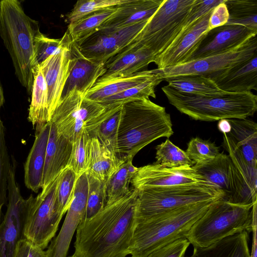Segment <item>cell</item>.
<instances>
[{
  "label": "cell",
  "instance_id": "52a82bcc",
  "mask_svg": "<svg viewBox=\"0 0 257 257\" xmlns=\"http://www.w3.org/2000/svg\"><path fill=\"white\" fill-rule=\"evenodd\" d=\"M224 197V192L208 182L143 188L138 190L136 219H146L187 205Z\"/></svg>",
  "mask_w": 257,
  "mask_h": 257
},
{
  "label": "cell",
  "instance_id": "30bf717a",
  "mask_svg": "<svg viewBox=\"0 0 257 257\" xmlns=\"http://www.w3.org/2000/svg\"><path fill=\"white\" fill-rule=\"evenodd\" d=\"M59 175L36 197L30 195L24 222V237L44 250L55 237L64 215L59 211L57 198Z\"/></svg>",
  "mask_w": 257,
  "mask_h": 257
},
{
  "label": "cell",
  "instance_id": "cb8c5ba5",
  "mask_svg": "<svg viewBox=\"0 0 257 257\" xmlns=\"http://www.w3.org/2000/svg\"><path fill=\"white\" fill-rule=\"evenodd\" d=\"M49 123L42 191L45 190L67 167L72 147V142L59 134L54 124Z\"/></svg>",
  "mask_w": 257,
  "mask_h": 257
},
{
  "label": "cell",
  "instance_id": "ba28073f",
  "mask_svg": "<svg viewBox=\"0 0 257 257\" xmlns=\"http://www.w3.org/2000/svg\"><path fill=\"white\" fill-rule=\"evenodd\" d=\"M121 106H104L73 90L61 98L49 122L54 124L59 134L72 142L81 133L89 135Z\"/></svg>",
  "mask_w": 257,
  "mask_h": 257
},
{
  "label": "cell",
  "instance_id": "4fadbf2b",
  "mask_svg": "<svg viewBox=\"0 0 257 257\" xmlns=\"http://www.w3.org/2000/svg\"><path fill=\"white\" fill-rule=\"evenodd\" d=\"M148 21L118 29H99L77 44L79 51L86 58L104 64L131 43Z\"/></svg>",
  "mask_w": 257,
  "mask_h": 257
},
{
  "label": "cell",
  "instance_id": "4dcf8cb0",
  "mask_svg": "<svg viewBox=\"0 0 257 257\" xmlns=\"http://www.w3.org/2000/svg\"><path fill=\"white\" fill-rule=\"evenodd\" d=\"M120 161L116 170L105 182L106 204H110L129 194L132 179L138 168L132 163L131 158H120Z\"/></svg>",
  "mask_w": 257,
  "mask_h": 257
},
{
  "label": "cell",
  "instance_id": "7c38bea8",
  "mask_svg": "<svg viewBox=\"0 0 257 257\" xmlns=\"http://www.w3.org/2000/svg\"><path fill=\"white\" fill-rule=\"evenodd\" d=\"M256 35L237 47L227 52L162 69H155V73L163 79L184 75H201L205 76L225 70L247 61L256 55Z\"/></svg>",
  "mask_w": 257,
  "mask_h": 257
},
{
  "label": "cell",
  "instance_id": "e0dca14e",
  "mask_svg": "<svg viewBox=\"0 0 257 257\" xmlns=\"http://www.w3.org/2000/svg\"><path fill=\"white\" fill-rule=\"evenodd\" d=\"M256 34L238 25L225 24L211 29L207 32L189 61L229 51Z\"/></svg>",
  "mask_w": 257,
  "mask_h": 257
},
{
  "label": "cell",
  "instance_id": "5bb4252c",
  "mask_svg": "<svg viewBox=\"0 0 257 257\" xmlns=\"http://www.w3.org/2000/svg\"><path fill=\"white\" fill-rule=\"evenodd\" d=\"M88 188V176L85 172L76 181L73 199L66 212L61 228L45 250L47 257L67 256L73 234L85 217Z\"/></svg>",
  "mask_w": 257,
  "mask_h": 257
},
{
  "label": "cell",
  "instance_id": "d6a6232c",
  "mask_svg": "<svg viewBox=\"0 0 257 257\" xmlns=\"http://www.w3.org/2000/svg\"><path fill=\"white\" fill-rule=\"evenodd\" d=\"M167 85L177 91L191 95H211L221 91L210 78L201 75H184L165 78Z\"/></svg>",
  "mask_w": 257,
  "mask_h": 257
},
{
  "label": "cell",
  "instance_id": "d4e9b609",
  "mask_svg": "<svg viewBox=\"0 0 257 257\" xmlns=\"http://www.w3.org/2000/svg\"><path fill=\"white\" fill-rule=\"evenodd\" d=\"M228 133H223V145L237 152L248 163L257 165V125L246 118L227 119Z\"/></svg>",
  "mask_w": 257,
  "mask_h": 257
},
{
  "label": "cell",
  "instance_id": "ee69618b",
  "mask_svg": "<svg viewBox=\"0 0 257 257\" xmlns=\"http://www.w3.org/2000/svg\"><path fill=\"white\" fill-rule=\"evenodd\" d=\"M77 178L69 167L60 174L57 191V198L60 212L64 215L73 199Z\"/></svg>",
  "mask_w": 257,
  "mask_h": 257
},
{
  "label": "cell",
  "instance_id": "277c9868",
  "mask_svg": "<svg viewBox=\"0 0 257 257\" xmlns=\"http://www.w3.org/2000/svg\"><path fill=\"white\" fill-rule=\"evenodd\" d=\"M216 200L187 205L146 219H136L129 254L147 257L159 247L186 238L193 225Z\"/></svg>",
  "mask_w": 257,
  "mask_h": 257
},
{
  "label": "cell",
  "instance_id": "836d02e7",
  "mask_svg": "<svg viewBox=\"0 0 257 257\" xmlns=\"http://www.w3.org/2000/svg\"><path fill=\"white\" fill-rule=\"evenodd\" d=\"M116 10V6L106 8L69 24L67 31L72 42L79 45L97 31Z\"/></svg>",
  "mask_w": 257,
  "mask_h": 257
},
{
  "label": "cell",
  "instance_id": "7dc6e473",
  "mask_svg": "<svg viewBox=\"0 0 257 257\" xmlns=\"http://www.w3.org/2000/svg\"><path fill=\"white\" fill-rule=\"evenodd\" d=\"M190 244L186 238H181L154 250L147 257H184Z\"/></svg>",
  "mask_w": 257,
  "mask_h": 257
},
{
  "label": "cell",
  "instance_id": "8fae6325",
  "mask_svg": "<svg viewBox=\"0 0 257 257\" xmlns=\"http://www.w3.org/2000/svg\"><path fill=\"white\" fill-rule=\"evenodd\" d=\"M8 178L6 212L0 224V257H15L18 242L23 238V227L31 200L24 199L16 180L17 163L12 156Z\"/></svg>",
  "mask_w": 257,
  "mask_h": 257
},
{
  "label": "cell",
  "instance_id": "9c48e42d",
  "mask_svg": "<svg viewBox=\"0 0 257 257\" xmlns=\"http://www.w3.org/2000/svg\"><path fill=\"white\" fill-rule=\"evenodd\" d=\"M195 0H163L155 13L132 41H140L157 57L171 44L183 28Z\"/></svg>",
  "mask_w": 257,
  "mask_h": 257
},
{
  "label": "cell",
  "instance_id": "b9f144b4",
  "mask_svg": "<svg viewBox=\"0 0 257 257\" xmlns=\"http://www.w3.org/2000/svg\"><path fill=\"white\" fill-rule=\"evenodd\" d=\"M186 153L196 166L212 161L220 153L219 148L214 143L198 137L191 139Z\"/></svg>",
  "mask_w": 257,
  "mask_h": 257
},
{
  "label": "cell",
  "instance_id": "74e56055",
  "mask_svg": "<svg viewBox=\"0 0 257 257\" xmlns=\"http://www.w3.org/2000/svg\"><path fill=\"white\" fill-rule=\"evenodd\" d=\"M156 162L154 163L166 167L193 166L195 164L186 152L173 144L169 139L156 147Z\"/></svg>",
  "mask_w": 257,
  "mask_h": 257
},
{
  "label": "cell",
  "instance_id": "7a4b0ae2",
  "mask_svg": "<svg viewBox=\"0 0 257 257\" xmlns=\"http://www.w3.org/2000/svg\"><path fill=\"white\" fill-rule=\"evenodd\" d=\"M40 32L39 22L25 13L19 1H0V37L12 60L15 75L29 95L38 66L34 38Z\"/></svg>",
  "mask_w": 257,
  "mask_h": 257
},
{
  "label": "cell",
  "instance_id": "f1b7e54d",
  "mask_svg": "<svg viewBox=\"0 0 257 257\" xmlns=\"http://www.w3.org/2000/svg\"><path fill=\"white\" fill-rule=\"evenodd\" d=\"M192 167L207 182L223 191V199L227 201L233 190L231 161L229 155L220 153L212 161Z\"/></svg>",
  "mask_w": 257,
  "mask_h": 257
},
{
  "label": "cell",
  "instance_id": "c3c4849f",
  "mask_svg": "<svg viewBox=\"0 0 257 257\" xmlns=\"http://www.w3.org/2000/svg\"><path fill=\"white\" fill-rule=\"evenodd\" d=\"M225 0L217 5L212 11L208 21L209 30L226 24L229 15Z\"/></svg>",
  "mask_w": 257,
  "mask_h": 257
},
{
  "label": "cell",
  "instance_id": "f6af8a7d",
  "mask_svg": "<svg viewBox=\"0 0 257 257\" xmlns=\"http://www.w3.org/2000/svg\"><path fill=\"white\" fill-rule=\"evenodd\" d=\"M89 135L83 133L72 143L71 153L67 165L75 174L77 179L86 172V145Z\"/></svg>",
  "mask_w": 257,
  "mask_h": 257
},
{
  "label": "cell",
  "instance_id": "603a6c76",
  "mask_svg": "<svg viewBox=\"0 0 257 257\" xmlns=\"http://www.w3.org/2000/svg\"><path fill=\"white\" fill-rule=\"evenodd\" d=\"M35 127V140L24 164V182L27 188L37 193L43 187L50 123H38Z\"/></svg>",
  "mask_w": 257,
  "mask_h": 257
},
{
  "label": "cell",
  "instance_id": "bcb514c9",
  "mask_svg": "<svg viewBox=\"0 0 257 257\" xmlns=\"http://www.w3.org/2000/svg\"><path fill=\"white\" fill-rule=\"evenodd\" d=\"M223 1V0H195L180 32L192 26Z\"/></svg>",
  "mask_w": 257,
  "mask_h": 257
},
{
  "label": "cell",
  "instance_id": "5b68a950",
  "mask_svg": "<svg viewBox=\"0 0 257 257\" xmlns=\"http://www.w3.org/2000/svg\"><path fill=\"white\" fill-rule=\"evenodd\" d=\"M162 90L171 105L196 120L246 118L252 116L257 110V96L251 91L222 90L211 95H191L175 90L167 85Z\"/></svg>",
  "mask_w": 257,
  "mask_h": 257
},
{
  "label": "cell",
  "instance_id": "8992f818",
  "mask_svg": "<svg viewBox=\"0 0 257 257\" xmlns=\"http://www.w3.org/2000/svg\"><path fill=\"white\" fill-rule=\"evenodd\" d=\"M253 205L217 200L193 225L186 238L194 247L204 248L243 230L251 232Z\"/></svg>",
  "mask_w": 257,
  "mask_h": 257
},
{
  "label": "cell",
  "instance_id": "7bdbcfd3",
  "mask_svg": "<svg viewBox=\"0 0 257 257\" xmlns=\"http://www.w3.org/2000/svg\"><path fill=\"white\" fill-rule=\"evenodd\" d=\"M127 0H79L66 16L68 24L93 13L125 3Z\"/></svg>",
  "mask_w": 257,
  "mask_h": 257
},
{
  "label": "cell",
  "instance_id": "44dd1931",
  "mask_svg": "<svg viewBox=\"0 0 257 257\" xmlns=\"http://www.w3.org/2000/svg\"><path fill=\"white\" fill-rule=\"evenodd\" d=\"M71 49L74 56V61L61 97L73 90L78 91L85 97L88 91L104 73V64L84 57L79 51L78 45L73 42L71 43Z\"/></svg>",
  "mask_w": 257,
  "mask_h": 257
},
{
  "label": "cell",
  "instance_id": "f35d334b",
  "mask_svg": "<svg viewBox=\"0 0 257 257\" xmlns=\"http://www.w3.org/2000/svg\"><path fill=\"white\" fill-rule=\"evenodd\" d=\"M121 107L106 118L90 135L96 137L103 145L117 155V135L121 114Z\"/></svg>",
  "mask_w": 257,
  "mask_h": 257
},
{
  "label": "cell",
  "instance_id": "ac0fdd59",
  "mask_svg": "<svg viewBox=\"0 0 257 257\" xmlns=\"http://www.w3.org/2000/svg\"><path fill=\"white\" fill-rule=\"evenodd\" d=\"M71 43L39 65L47 87L50 119L60 101L74 61V56L71 49Z\"/></svg>",
  "mask_w": 257,
  "mask_h": 257
},
{
  "label": "cell",
  "instance_id": "8d00e7d4",
  "mask_svg": "<svg viewBox=\"0 0 257 257\" xmlns=\"http://www.w3.org/2000/svg\"><path fill=\"white\" fill-rule=\"evenodd\" d=\"M72 41L67 31L59 39L50 38L40 32L34 38L36 64L40 65L49 57L57 54L64 47L68 46Z\"/></svg>",
  "mask_w": 257,
  "mask_h": 257
},
{
  "label": "cell",
  "instance_id": "f5cc1de1",
  "mask_svg": "<svg viewBox=\"0 0 257 257\" xmlns=\"http://www.w3.org/2000/svg\"><path fill=\"white\" fill-rule=\"evenodd\" d=\"M5 103V97L4 94V91L0 82V110L1 107L3 106Z\"/></svg>",
  "mask_w": 257,
  "mask_h": 257
},
{
  "label": "cell",
  "instance_id": "e575fe53",
  "mask_svg": "<svg viewBox=\"0 0 257 257\" xmlns=\"http://www.w3.org/2000/svg\"><path fill=\"white\" fill-rule=\"evenodd\" d=\"M162 81L163 79L155 73L152 77L143 82L103 99L98 103L104 106L122 105L145 98H149L150 97L156 98L155 89Z\"/></svg>",
  "mask_w": 257,
  "mask_h": 257
},
{
  "label": "cell",
  "instance_id": "f546056e",
  "mask_svg": "<svg viewBox=\"0 0 257 257\" xmlns=\"http://www.w3.org/2000/svg\"><path fill=\"white\" fill-rule=\"evenodd\" d=\"M248 232L243 230L204 248L194 247V257H250Z\"/></svg>",
  "mask_w": 257,
  "mask_h": 257
},
{
  "label": "cell",
  "instance_id": "83f0119b",
  "mask_svg": "<svg viewBox=\"0 0 257 257\" xmlns=\"http://www.w3.org/2000/svg\"><path fill=\"white\" fill-rule=\"evenodd\" d=\"M155 74L154 70H142L131 75L110 78H99L85 98L97 102L137 85Z\"/></svg>",
  "mask_w": 257,
  "mask_h": 257
},
{
  "label": "cell",
  "instance_id": "d590c367",
  "mask_svg": "<svg viewBox=\"0 0 257 257\" xmlns=\"http://www.w3.org/2000/svg\"><path fill=\"white\" fill-rule=\"evenodd\" d=\"M229 15L226 24L244 26L257 33V1L225 0Z\"/></svg>",
  "mask_w": 257,
  "mask_h": 257
},
{
  "label": "cell",
  "instance_id": "9a60e30c",
  "mask_svg": "<svg viewBox=\"0 0 257 257\" xmlns=\"http://www.w3.org/2000/svg\"><path fill=\"white\" fill-rule=\"evenodd\" d=\"M212 11L189 28L180 32L169 46L156 57L154 63L158 69L178 66L189 61L210 30L208 21Z\"/></svg>",
  "mask_w": 257,
  "mask_h": 257
},
{
  "label": "cell",
  "instance_id": "681fc988",
  "mask_svg": "<svg viewBox=\"0 0 257 257\" xmlns=\"http://www.w3.org/2000/svg\"><path fill=\"white\" fill-rule=\"evenodd\" d=\"M15 257H47L46 251L33 245L24 237L18 243Z\"/></svg>",
  "mask_w": 257,
  "mask_h": 257
},
{
  "label": "cell",
  "instance_id": "1f68e13d",
  "mask_svg": "<svg viewBox=\"0 0 257 257\" xmlns=\"http://www.w3.org/2000/svg\"><path fill=\"white\" fill-rule=\"evenodd\" d=\"M31 101L28 109V120L33 127L40 123L50 121L46 83L39 65L34 71Z\"/></svg>",
  "mask_w": 257,
  "mask_h": 257
},
{
  "label": "cell",
  "instance_id": "60d3db41",
  "mask_svg": "<svg viewBox=\"0 0 257 257\" xmlns=\"http://www.w3.org/2000/svg\"><path fill=\"white\" fill-rule=\"evenodd\" d=\"M87 174L88 194L86 213L84 219H89L100 211L106 201L105 181Z\"/></svg>",
  "mask_w": 257,
  "mask_h": 257
},
{
  "label": "cell",
  "instance_id": "484cf974",
  "mask_svg": "<svg viewBox=\"0 0 257 257\" xmlns=\"http://www.w3.org/2000/svg\"><path fill=\"white\" fill-rule=\"evenodd\" d=\"M163 1L127 0L116 6L115 12L99 29H118L147 21L155 13Z\"/></svg>",
  "mask_w": 257,
  "mask_h": 257
},
{
  "label": "cell",
  "instance_id": "11a10c76",
  "mask_svg": "<svg viewBox=\"0 0 257 257\" xmlns=\"http://www.w3.org/2000/svg\"><path fill=\"white\" fill-rule=\"evenodd\" d=\"M188 257H189V256H188ZM189 257H194V256H193L192 255V256H189Z\"/></svg>",
  "mask_w": 257,
  "mask_h": 257
},
{
  "label": "cell",
  "instance_id": "ffe728a7",
  "mask_svg": "<svg viewBox=\"0 0 257 257\" xmlns=\"http://www.w3.org/2000/svg\"><path fill=\"white\" fill-rule=\"evenodd\" d=\"M156 56L140 41H132L104 64L105 72L99 78H110L131 75L142 71L154 62Z\"/></svg>",
  "mask_w": 257,
  "mask_h": 257
},
{
  "label": "cell",
  "instance_id": "d6986e66",
  "mask_svg": "<svg viewBox=\"0 0 257 257\" xmlns=\"http://www.w3.org/2000/svg\"><path fill=\"white\" fill-rule=\"evenodd\" d=\"M231 161L232 193L227 202L239 205L257 202V165L247 162L236 151L223 145Z\"/></svg>",
  "mask_w": 257,
  "mask_h": 257
},
{
  "label": "cell",
  "instance_id": "2e32d148",
  "mask_svg": "<svg viewBox=\"0 0 257 257\" xmlns=\"http://www.w3.org/2000/svg\"><path fill=\"white\" fill-rule=\"evenodd\" d=\"M207 182L192 166L166 167L154 163L138 168L131 183L133 189L169 186Z\"/></svg>",
  "mask_w": 257,
  "mask_h": 257
},
{
  "label": "cell",
  "instance_id": "6da1fadb",
  "mask_svg": "<svg viewBox=\"0 0 257 257\" xmlns=\"http://www.w3.org/2000/svg\"><path fill=\"white\" fill-rule=\"evenodd\" d=\"M138 190L104 208L89 219H82L74 242L77 257H126L136 223Z\"/></svg>",
  "mask_w": 257,
  "mask_h": 257
},
{
  "label": "cell",
  "instance_id": "7402d4cb",
  "mask_svg": "<svg viewBox=\"0 0 257 257\" xmlns=\"http://www.w3.org/2000/svg\"><path fill=\"white\" fill-rule=\"evenodd\" d=\"M221 90L244 92L256 90L257 55L228 69L207 76Z\"/></svg>",
  "mask_w": 257,
  "mask_h": 257
},
{
  "label": "cell",
  "instance_id": "f907efd6",
  "mask_svg": "<svg viewBox=\"0 0 257 257\" xmlns=\"http://www.w3.org/2000/svg\"><path fill=\"white\" fill-rule=\"evenodd\" d=\"M252 241L250 257H257V202L253 205Z\"/></svg>",
  "mask_w": 257,
  "mask_h": 257
},
{
  "label": "cell",
  "instance_id": "3957f363",
  "mask_svg": "<svg viewBox=\"0 0 257 257\" xmlns=\"http://www.w3.org/2000/svg\"><path fill=\"white\" fill-rule=\"evenodd\" d=\"M165 107L145 98L122 105L117 135V156L133 159L143 148L173 134Z\"/></svg>",
  "mask_w": 257,
  "mask_h": 257
},
{
  "label": "cell",
  "instance_id": "db71d44e",
  "mask_svg": "<svg viewBox=\"0 0 257 257\" xmlns=\"http://www.w3.org/2000/svg\"><path fill=\"white\" fill-rule=\"evenodd\" d=\"M69 257H77V256L75 253H73L72 255H71Z\"/></svg>",
  "mask_w": 257,
  "mask_h": 257
},
{
  "label": "cell",
  "instance_id": "ab89813d",
  "mask_svg": "<svg viewBox=\"0 0 257 257\" xmlns=\"http://www.w3.org/2000/svg\"><path fill=\"white\" fill-rule=\"evenodd\" d=\"M5 137V128L0 116V224L5 215L3 208L8 201V178L11 164Z\"/></svg>",
  "mask_w": 257,
  "mask_h": 257
},
{
  "label": "cell",
  "instance_id": "816d5d0a",
  "mask_svg": "<svg viewBox=\"0 0 257 257\" xmlns=\"http://www.w3.org/2000/svg\"><path fill=\"white\" fill-rule=\"evenodd\" d=\"M218 127L222 133H228L230 130V124L227 119L219 120Z\"/></svg>",
  "mask_w": 257,
  "mask_h": 257
},
{
  "label": "cell",
  "instance_id": "4316f807",
  "mask_svg": "<svg viewBox=\"0 0 257 257\" xmlns=\"http://www.w3.org/2000/svg\"><path fill=\"white\" fill-rule=\"evenodd\" d=\"M120 161V158L96 137H89L86 145L87 174L106 182Z\"/></svg>",
  "mask_w": 257,
  "mask_h": 257
}]
</instances>
